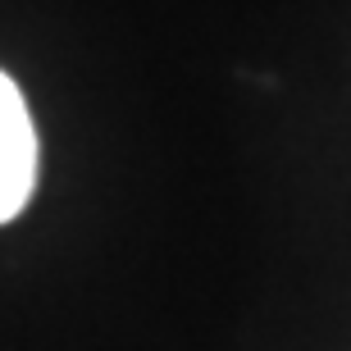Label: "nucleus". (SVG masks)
<instances>
[{"instance_id":"obj_1","label":"nucleus","mask_w":351,"mask_h":351,"mask_svg":"<svg viewBox=\"0 0 351 351\" xmlns=\"http://www.w3.org/2000/svg\"><path fill=\"white\" fill-rule=\"evenodd\" d=\"M37 187V128L19 82L0 69V223L23 215Z\"/></svg>"}]
</instances>
